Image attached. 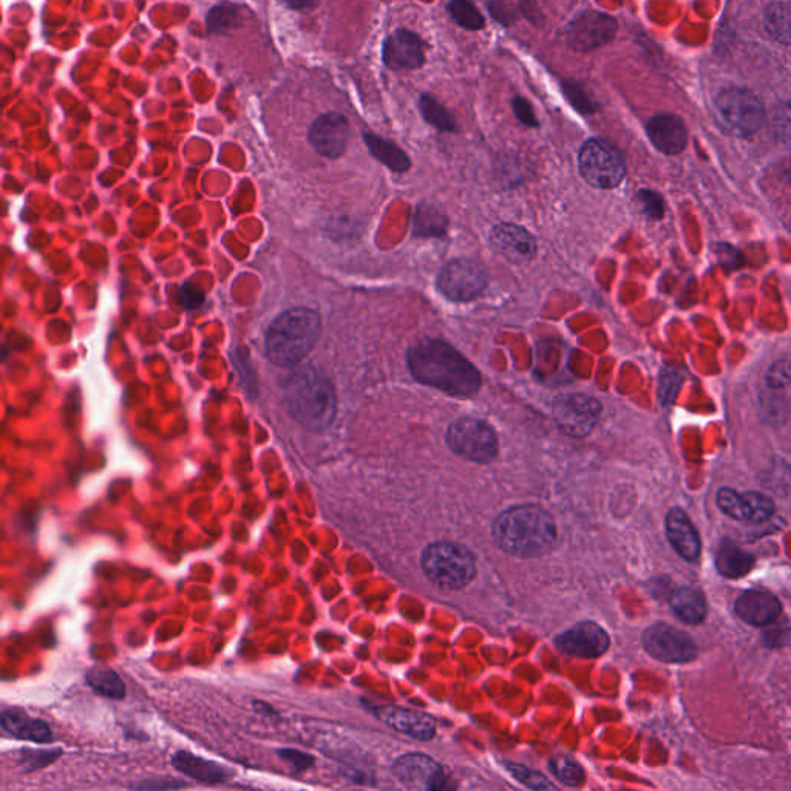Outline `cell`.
Wrapping results in <instances>:
<instances>
[{
  "instance_id": "cell-39",
  "label": "cell",
  "mask_w": 791,
  "mask_h": 791,
  "mask_svg": "<svg viewBox=\"0 0 791 791\" xmlns=\"http://www.w3.org/2000/svg\"><path fill=\"white\" fill-rule=\"evenodd\" d=\"M767 384L771 388H782L791 384V359L778 360L771 365L767 373Z\"/></svg>"
},
{
  "instance_id": "cell-26",
  "label": "cell",
  "mask_w": 791,
  "mask_h": 791,
  "mask_svg": "<svg viewBox=\"0 0 791 791\" xmlns=\"http://www.w3.org/2000/svg\"><path fill=\"white\" fill-rule=\"evenodd\" d=\"M754 557L731 540H722L716 554V567L719 574L725 578L744 577L751 571Z\"/></svg>"
},
{
  "instance_id": "cell-32",
  "label": "cell",
  "mask_w": 791,
  "mask_h": 791,
  "mask_svg": "<svg viewBox=\"0 0 791 791\" xmlns=\"http://www.w3.org/2000/svg\"><path fill=\"white\" fill-rule=\"evenodd\" d=\"M449 13L453 21L466 30H483L486 27L483 14L473 5L472 0H452Z\"/></svg>"
},
{
  "instance_id": "cell-24",
  "label": "cell",
  "mask_w": 791,
  "mask_h": 791,
  "mask_svg": "<svg viewBox=\"0 0 791 791\" xmlns=\"http://www.w3.org/2000/svg\"><path fill=\"white\" fill-rule=\"evenodd\" d=\"M0 724L5 733L21 741L36 742V744H48L53 741V731L47 722L34 719L30 714L17 708L5 710L0 717Z\"/></svg>"
},
{
  "instance_id": "cell-45",
  "label": "cell",
  "mask_w": 791,
  "mask_h": 791,
  "mask_svg": "<svg viewBox=\"0 0 791 791\" xmlns=\"http://www.w3.org/2000/svg\"><path fill=\"white\" fill-rule=\"evenodd\" d=\"M283 4L291 10H306L313 5V0H283Z\"/></svg>"
},
{
  "instance_id": "cell-20",
  "label": "cell",
  "mask_w": 791,
  "mask_h": 791,
  "mask_svg": "<svg viewBox=\"0 0 791 791\" xmlns=\"http://www.w3.org/2000/svg\"><path fill=\"white\" fill-rule=\"evenodd\" d=\"M649 141L665 155H679L688 144V130L685 123L673 113H660L646 126Z\"/></svg>"
},
{
  "instance_id": "cell-21",
  "label": "cell",
  "mask_w": 791,
  "mask_h": 791,
  "mask_svg": "<svg viewBox=\"0 0 791 791\" xmlns=\"http://www.w3.org/2000/svg\"><path fill=\"white\" fill-rule=\"evenodd\" d=\"M734 612L742 622L753 626H768L782 614L781 601L764 591H747L737 598Z\"/></svg>"
},
{
  "instance_id": "cell-3",
  "label": "cell",
  "mask_w": 791,
  "mask_h": 791,
  "mask_svg": "<svg viewBox=\"0 0 791 791\" xmlns=\"http://www.w3.org/2000/svg\"><path fill=\"white\" fill-rule=\"evenodd\" d=\"M286 411L300 425L322 432L333 424L337 398L330 379L314 367L297 368L283 384Z\"/></svg>"
},
{
  "instance_id": "cell-5",
  "label": "cell",
  "mask_w": 791,
  "mask_h": 791,
  "mask_svg": "<svg viewBox=\"0 0 791 791\" xmlns=\"http://www.w3.org/2000/svg\"><path fill=\"white\" fill-rule=\"evenodd\" d=\"M421 566L428 580L438 588L458 591L475 578V558L466 547L447 541L425 547Z\"/></svg>"
},
{
  "instance_id": "cell-16",
  "label": "cell",
  "mask_w": 791,
  "mask_h": 791,
  "mask_svg": "<svg viewBox=\"0 0 791 791\" xmlns=\"http://www.w3.org/2000/svg\"><path fill=\"white\" fill-rule=\"evenodd\" d=\"M557 646L569 656L594 659L608 651L609 635L597 623H578L558 637Z\"/></svg>"
},
{
  "instance_id": "cell-1",
  "label": "cell",
  "mask_w": 791,
  "mask_h": 791,
  "mask_svg": "<svg viewBox=\"0 0 791 791\" xmlns=\"http://www.w3.org/2000/svg\"><path fill=\"white\" fill-rule=\"evenodd\" d=\"M407 362L416 381L455 398H470L483 384L469 360L442 340H424L410 348Z\"/></svg>"
},
{
  "instance_id": "cell-23",
  "label": "cell",
  "mask_w": 791,
  "mask_h": 791,
  "mask_svg": "<svg viewBox=\"0 0 791 791\" xmlns=\"http://www.w3.org/2000/svg\"><path fill=\"white\" fill-rule=\"evenodd\" d=\"M172 765L175 770L183 773L187 778L195 779L201 784L215 785L229 781L234 776V771L226 768L225 765L208 759L198 758L189 751H178L172 756Z\"/></svg>"
},
{
  "instance_id": "cell-40",
  "label": "cell",
  "mask_w": 791,
  "mask_h": 791,
  "mask_svg": "<svg viewBox=\"0 0 791 791\" xmlns=\"http://www.w3.org/2000/svg\"><path fill=\"white\" fill-rule=\"evenodd\" d=\"M279 758L291 767L296 773H303L314 764V759L309 754L297 750H280Z\"/></svg>"
},
{
  "instance_id": "cell-6",
  "label": "cell",
  "mask_w": 791,
  "mask_h": 791,
  "mask_svg": "<svg viewBox=\"0 0 791 791\" xmlns=\"http://www.w3.org/2000/svg\"><path fill=\"white\" fill-rule=\"evenodd\" d=\"M716 107L722 123L733 135L747 138L759 132L764 124V106L750 90L739 87L722 90L717 95Z\"/></svg>"
},
{
  "instance_id": "cell-4",
  "label": "cell",
  "mask_w": 791,
  "mask_h": 791,
  "mask_svg": "<svg viewBox=\"0 0 791 791\" xmlns=\"http://www.w3.org/2000/svg\"><path fill=\"white\" fill-rule=\"evenodd\" d=\"M320 331L322 320L314 309H288L269 326L266 356L277 367H296L316 347Z\"/></svg>"
},
{
  "instance_id": "cell-41",
  "label": "cell",
  "mask_w": 791,
  "mask_h": 791,
  "mask_svg": "<svg viewBox=\"0 0 791 791\" xmlns=\"http://www.w3.org/2000/svg\"><path fill=\"white\" fill-rule=\"evenodd\" d=\"M512 109L521 124L527 127H538L537 115H535V110H533L532 104L527 99L517 96L512 101Z\"/></svg>"
},
{
  "instance_id": "cell-31",
  "label": "cell",
  "mask_w": 791,
  "mask_h": 791,
  "mask_svg": "<svg viewBox=\"0 0 791 791\" xmlns=\"http://www.w3.org/2000/svg\"><path fill=\"white\" fill-rule=\"evenodd\" d=\"M419 110H421L425 121L428 124H432L436 129L442 130V132H456L458 130L452 113L445 109L444 106H441L433 96L422 95L421 101H419Z\"/></svg>"
},
{
  "instance_id": "cell-14",
  "label": "cell",
  "mask_w": 791,
  "mask_h": 791,
  "mask_svg": "<svg viewBox=\"0 0 791 791\" xmlns=\"http://www.w3.org/2000/svg\"><path fill=\"white\" fill-rule=\"evenodd\" d=\"M308 140L322 157H342L350 141L348 119L336 112L323 113L309 127Z\"/></svg>"
},
{
  "instance_id": "cell-13",
  "label": "cell",
  "mask_w": 791,
  "mask_h": 791,
  "mask_svg": "<svg viewBox=\"0 0 791 791\" xmlns=\"http://www.w3.org/2000/svg\"><path fill=\"white\" fill-rule=\"evenodd\" d=\"M716 501L725 515L745 523H764L775 513V503L764 493H739L728 487H722L717 492Z\"/></svg>"
},
{
  "instance_id": "cell-12",
  "label": "cell",
  "mask_w": 791,
  "mask_h": 791,
  "mask_svg": "<svg viewBox=\"0 0 791 791\" xmlns=\"http://www.w3.org/2000/svg\"><path fill=\"white\" fill-rule=\"evenodd\" d=\"M486 271L472 260H453L438 275V289L453 302H470L486 289Z\"/></svg>"
},
{
  "instance_id": "cell-25",
  "label": "cell",
  "mask_w": 791,
  "mask_h": 791,
  "mask_svg": "<svg viewBox=\"0 0 791 791\" xmlns=\"http://www.w3.org/2000/svg\"><path fill=\"white\" fill-rule=\"evenodd\" d=\"M669 605L686 625H700L707 618V600L699 591L688 586L676 589L669 597Z\"/></svg>"
},
{
  "instance_id": "cell-28",
  "label": "cell",
  "mask_w": 791,
  "mask_h": 791,
  "mask_svg": "<svg viewBox=\"0 0 791 791\" xmlns=\"http://www.w3.org/2000/svg\"><path fill=\"white\" fill-rule=\"evenodd\" d=\"M571 4L574 0H521L520 7L535 27H546L560 19Z\"/></svg>"
},
{
  "instance_id": "cell-18",
  "label": "cell",
  "mask_w": 791,
  "mask_h": 791,
  "mask_svg": "<svg viewBox=\"0 0 791 791\" xmlns=\"http://www.w3.org/2000/svg\"><path fill=\"white\" fill-rule=\"evenodd\" d=\"M382 55L391 70H418L425 64L424 42L411 31H394L385 41Z\"/></svg>"
},
{
  "instance_id": "cell-9",
  "label": "cell",
  "mask_w": 791,
  "mask_h": 791,
  "mask_svg": "<svg viewBox=\"0 0 791 791\" xmlns=\"http://www.w3.org/2000/svg\"><path fill=\"white\" fill-rule=\"evenodd\" d=\"M552 415L564 435L584 438L600 421L601 404L588 394H561L552 405Z\"/></svg>"
},
{
  "instance_id": "cell-22",
  "label": "cell",
  "mask_w": 791,
  "mask_h": 791,
  "mask_svg": "<svg viewBox=\"0 0 791 791\" xmlns=\"http://www.w3.org/2000/svg\"><path fill=\"white\" fill-rule=\"evenodd\" d=\"M666 537L677 554L686 561H696L700 557L702 543L699 533L691 523L690 517L680 507H674L666 515Z\"/></svg>"
},
{
  "instance_id": "cell-27",
  "label": "cell",
  "mask_w": 791,
  "mask_h": 791,
  "mask_svg": "<svg viewBox=\"0 0 791 791\" xmlns=\"http://www.w3.org/2000/svg\"><path fill=\"white\" fill-rule=\"evenodd\" d=\"M364 141L371 155L388 169L394 170V172H407L410 169V158L396 144L384 140L381 136L371 135V133L364 135Z\"/></svg>"
},
{
  "instance_id": "cell-36",
  "label": "cell",
  "mask_w": 791,
  "mask_h": 791,
  "mask_svg": "<svg viewBox=\"0 0 791 791\" xmlns=\"http://www.w3.org/2000/svg\"><path fill=\"white\" fill-rule=\"evenodd\" d=\"M238 8L231 4H221L209 13L208 25L212 33L226 30L237 24Z\"/></svg>"
},
{
  "instance_id": "cell-7",
  "label": "cell",
  "mask_w": 791,
  "mask_h": 791,
  "mask_svg": "<svg viewBox=\"0 0 791 791\" xmlns=\"http://www.w3.org/2000/svg\"><path fill=\"white\" fill-rule=\"evenodd\" d=\"M450 450L469 461L489 464L498 455V436L492 425L476 418H461L447 430Z\"/></svg>"
},
{
  "instance_id": "cell-11",
  "label": "cell",
  "mask_w": 791,
  "mask_h": 791,
  "mask_svg": "<svg viewBox=\"0 0 791 791\" xmlns=\"http://www.w3.org/2000/svg\"><path fill=\"white\" fill-rule=\"evenodd\" d=\"M642 642L649 656L665 663H690L699 652L690 634L668 623L649 626L643 632Z\"/></svg>"
},
{
  "instance_id": "cell-30",
  "label": "cell",
  "mask_w": 791,
  "mask_h": 791,
  "mask_svg": "<svg viewBox=\"0 0 791 791\" xmlns=\"http://www.w3.org/2000/svg\"><path fill=\"white\" fill-rule=\"evenodd\" d=\"M85 680H87V685L99 696L113 700H121L126 697V685L112 668L96 666V668L89 669L85 674Z\"/></svg>"
},
{
  "instance_id": "cell-43",
  "label": "cell",
  "mask_w": 791,
  "mask_h": 791,
  "mask_svg": "<svg viewBox=\"0 0 791 791\" xmlns=\"http://www.w3.org/2000/svg\"><path fill=\"white\" fill-rule=\"evenodd\" d=\"M490 13H492L496 21L509 24L515 17V8H513L509 0H492L490 2Z\"/></svg>"
},
{
  "instance_id": "cell-17",
  "label": "cell",
  "mask_w": 791,
  "mask_h": 791,
  "mask_svg": "<svg viewBox=\"0 0 791 791\" xmlns=\"http://www.w3.org/2000/svg\"><path fill=\"white\" fill-rule=\"evenodd\" d=\"M492 248L504 259L515 265H526L537 255V240L521 226L503 223L493 228L490 234Z\"/></svg>"
},
{
  "instance_id": "cell-10",
  "label": "cell",
  "mask_w": 791,
  "mask_h": 791,
  "mask_svg": "<svg viewBox=\"0 0 791 791\" xmlns=\"http://www.w3.org/2000/svg\"><path fill=\"white\" fill-rule=\"evenodd\" d=\"M618 25L614 17L600 11H584L578 14L564 30V42L567 47L578 53H588L605 47L614 41Z\"/></svg>"
},
{
  "instance_id": "cell-35",
  "label": "cell",
  "mask_w": 791,
  "mask_h": 791,
  "mask_svg": "<svg viewBox=\"0 0 791 791\" xmlns=\"http://www.w3.org/2000/svg\"><path fill=\"white\" fill-rule=\"evenodd\" d=\"M507 770H509L521 784L533 788V790H555V785L550 784L543 775H540L537 771L530 770V768L523 767V765L507 764Z\"/></svg>"
},
{
  "instance_id": "cell-2",
  "label": "cell",
  "mask_w": 791,
  "mask_h": 791,
  "mask_svg": "<svg viewBox=\"0 0 791 791\" xmlns=\"http://www.w3.org/2000/svg\"><path fill=\"white\" fill-rule=\"evenodd\" d=\"M493 538L500 549L513 557H541L557 541V524L541 507H510L496 518Z\"/></svg>"
},
{
  "instance_id": "cell-38",
  "label": "cell",
  "mask_w": 791,
  "mask_h": 791,
  "mask_svg": "<svg viewBox=\"0 0 791 791\" xmlns=\"http://www.w3.org/2000/svg\"><path fill=\"white\" fill-rule=\"evenodd\" d=\"M640 208L643 214L651 220H660L665 215V203H663L662 195L654 191H640L637 194Z\"/></svg>"
},
{
  "instance_id": "cell-15",
  "label": "cell",
  "mask_w": 791,
  "mask_h": 791,
  "mask_svg": "<svg viewBox=\"0 0 791 791\" xmlns=\"http://www.w3.org/2000/svg\"><path fill=\"white\" fill-rule=\"evenodd\" d=\"M393 773L408 788L438 790L444 787V771L424 754H405L394 762Z\"/></svg>"
},
{
  "instance_id": "cell-42",
  "label": "cell",
  "mask_w": 791,
  "mask_h": 791,
  "mask_svg": "<svg viewBox=\"0 0 791 791\" xmlns=\"http://www.w3.org/2000/svg\"><path fill=\"white\" fill-rule=\"evenodd\" d=\"M716 255L720 265H724V268L737 269L744 265L741 252L734 249L733 246L727 245V243H719L716 246Z\"/></svg>"
},
{
  "instance_id": "cell-29",
  "label": "cell",
  "mask_w": 791,
  "mask_h": 791,
  "mask_svg": "<svg viewBox=\"0 0 791 791\" xmlns=\"http://www.w3.org/2000/svg\"><path fill=\"white\" fill-rule=\"evenodd\" d=\"M768 33L784 45H791V0H773L765 10Z\"/></svg>"
},
{
  "instance_id": "cell-37",
  "label": "cell",
  "mask_w": 791,
  "mask_h": 791,
  "mask_svg": "<svg viewBox=\"0 0 791 791\" xmlns=\"http://www.w3.org/2000/svg\"><path fill=\"white\" fill-rule=\"evenodd\" d=\"M415 220L416 232L422 235H438L439 232L444 231L445 223H447V220L442 215L430 208L419 211Z\"/></svg>"
},
{
  "instance_id": "cell-34",
  "label": "cell",
  "mask_w": 791,
  "mask_h": 791,
  "mask_svg": "<svg viewBox=\"0 0 791 791\" xmlns=\"http://www.w3.org/2000/svg\"><path fill=\"white\" fill-rule=\"evenodd\" d=\"M550 768L554 775L563 782L564 785L575 787L584 781V771L578 762L569 758H557L550 762Z\"/></svg>"
},
{
  "instance_id": "cell-19",
  "label": "cell",
  "mask_w": 791,
  "mask_h": 791,
  "mask_svg": "<svg viewBox=\"0 0 791 791\" xmlns=\"http://www.w3.org/2000/svg\"><path fill=\"white\" fill-rule=\"evenodd\" d=\"M374 716L384 722L388 727L413 737L418 741H430L436 736V722L432 716L419 713V711L407 710L399 707H377Z\"/></svg>"
},
{
  "instance_id": "cell-33",
  "label": "cell",
  "mask_w": 791,
  "mask_h": 791,
  "mask_svg": "<svg viewBox=\"0 0 791 791\" xmlns=\"http://www.w3.org/2000/svg\"><path fill=\"white\" fill-rule=\"evenodd\" d=\"M563 93L567 101H569V104H571L575 110H578V112L583 113V115H592V113H595V110H597V106H595L592 99L589 98L586 89H584L583 85L578 84V82L564 81Z\"/></svg>"
},
{
  "instance_id": "cell-44",
  "label": "cell",
  "mask_w": 791,
  "mask_h": 791,
  "mask_svg": "<svg viewBox=\"0 0 791 791\" xmlns=\"http://www.w3.org/2000/svg\"><path fill=\"white\" fill-rule=\"evenodd\" d=\"M776 622L775 626H771L767 631H764L765 645L770 646V648H776V646L782 645L787 640L788 629L782 628Z\"/></svg>"
},
{
  "instance_id": "cell-8",
  "label": "cell",
  "mask_w": 791,
  "mask_h": 791,
  "mask_svg": "<svg viewBox=\"0 0 791 791\" xmlns=\"http://www.w3.org/2000/svg\"><path fill=\"white\" fill-rule=\"evenodd\" d=\"M578 164L584 181L597 189H614L626 175L625 161L620 152L598 138L584 143Z\"/></svg>"
}]
</instances>
